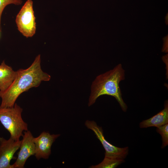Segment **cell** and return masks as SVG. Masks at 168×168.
<instances>
[{"label":"cell","instance_id":"1","mask_svg":"<svg viewBox=\"0 0 168 168\" xmlns=\"http://www.w3.org/2000/svg\"><path fill=\"white\" fill-rule=\"evenodd\" d=\"M40 63L39 54L29 68L16 71L15 77L10 86L5 91H0L2 99L0 106L13 107L18 97L23 92L31 88L38 86L42 81L50 79V76L42 70Z\"/></svg>","mask_w":168,"mask_h":168},{"label":"cell","instance_id":"2","mask_svg":"<svg viewBox=\"0 0 168 168\" xmlns=\"http://www.w3.org/2000/svg\"><path fill=\"white\" fill-rule=\"evenodd\" d=\"M125 72L119 64L112 69L98 76L92 83L88 106L93 105L99 96L107 95L114 97L122 110L126 112L127 106L123 100L119 86L120 82L125 79Z\"/></svg>","mask_w":168,"mask_h":168},{"label":"cell","instance_id":"3","mask_svg":"<svg viewBox=\"0 0 168 168\" xmlns=\"http://www.w3.org/2000/svg\"><path fill=\"white\" fill-rule=\"evenodd\" d=\"M22 110L16 103L12 107L0 106V122L15 140H19L23 132L28 130L27 124L22 118Z\"/></svg>","mask_w":168,"mask_h":168},{"label":"cell","instance_id":"4","mask_svg":"<svg viewBox=\"0 0 168 168\" xmlns=\"http://www.w3.org/2000/svg\"><path fill=\"white\" fill-rule=\"evenodd\" d=\"M85 124L94 132L105 150V156L102 161L124 160L128 154V147H118L108 142L105 138L102 127L98 125L94 121L87 120Z\"/></svg>","mask_w":168,"mask_h":168},{"label":"cell","instance_id":"5","mask_svg":"<svg viewBox=\"0 0 168 168\" xmlns=\"http://www.w3.org/2000/svg\"><path fill=\"white\" fill-rule=\"evenodd\" d=\"M33 4L32 0H27L16 18V22L18 30L26 37H32L36 30Z\"/></svg>","mask_w":168,"mask_h":168},{"label":"cell","instance_id":"6","mask_svg":"<svg viewBox=\"0 0 168 168\" xmlns=\"http://www.w3.org/2000/svg\"><path fill=\"white\" fill-rule=\"evenodd\" d=\"M22 139L17 153L16 161L12 165V168H23L29 157L35 155V144L34 138L31 132L29 130L25 131L22 136Z\"/></svg>","mask_w":168,"mask_h":168},{"label":"cell","instance_id":"7","mask_svg":"<svg viewBox=\"0 0 168 168\" xmlns=\"http://www.w3.org/2000/svg\"><path fill=\"white\" fill-rule=\"evenodd\" d=\"M21 140L10 137L8 140L0 138V168H12L10 162L15 152L20 148Z\"/></svg>","mask_w":168,"mask_h":168},{"label":"cell","instance_id":"8","mask_svg":"<svg viewBox=\"0 0 168 168\" xmlns=\"http://www.w3.org/2000/svg\"><path fill=\"white\" fill-rule=\"evenodd\" d=\"M60 136V134H51L49 132L44 131L38 137H34L35 156L37 160L48 158L51 154V147L53 143Z\"/></svg>","mask_w":168,"mask_h":168},{"label":"cell","instance_id":"9","mask_svg":"<svg viewBox=\"0 0 168 168\" xmlns=\"http://www.w3.org/2000/svg\"><path fill=\"white\" fill-rule=\"evenodd\" d=\"M164 108L161 111L150 118L143 120L139 124L141 128L151 127L156 128L168 123V102H165Z\"/></svg>","mask_w":168,"mask_h":168},{"label":"cell","instance_id":"10","mask_svg":"<svg viewBox=\"0 0 168 168\" xmlns=\"http://www.w3.org/2000/svg\"><path fill=\"white\" fill-rule=\"evenodd\" d=\"M16 71L7 65L4 61L0 65V91H4L11 85L15 79Z\"/></svg>","mask_w":168,"mask_h":168},{"label":"cell","instance_id":"11","mask_svg":"<svg viewBox=\"0 0 168 168\" xmlns=\"http://www.w3.org/2000/svg\"><path fill=\"white\" fill-rule=\"evenodd\" d=\"M156 131L161 136V148H164L168 145V123L157 127Z\"/></svg>","mask_w":168,"mask_h":168},{"label":"cell","instance_id":"12","mask_svg":"<svg viewBox=\"0 0 168 168\" xmlns=\"http://www.w3.org/2000/svg\"><path fill=\"white\" fill-rule=\"evenodd\" d=\"M22 0H0V30H1V18L2 12L5 8L8 5L14 4L20 5L22 3Z\"/></svg>","mask_w":168,"mask_h":168},{"label":"cell","instance_id":"13","mask_svg":"<svg viewBox=\"0 0 168 168\" xmlns=\"http://www.w3.org/2000/svg\"><path fill=\"white\" fill-rule=\"evenodd\" d=\"M1 30H0V33L1 32Z\"/></svg>","mask_w":168,"mask_h":168}]
</instances>
